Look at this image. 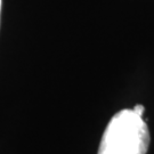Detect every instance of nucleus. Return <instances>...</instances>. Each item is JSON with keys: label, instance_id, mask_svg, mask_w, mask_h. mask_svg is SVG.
I'll use <instances>...</instances> for the list:
<instances>
[{"label": "nucleus", "instance_id": "2", "mask_svg": "<svg viewBox=\"0 0 154 154\" xmlns=\"http://www.w3.org/2000/svg\"><path fill=\"white\" fill-rule=\"evenodd\" d=\"M0 11H1V0H0Z\"/></svg>", "mask_w": 154, "mask_h": 154}, {"label": "nucleus", "instance_id": "1", "mask_svg": "<svg viewBox=\"0 0 154 154\" xmlns=\"http://www.w3.org/2000/svg\"><path fill=\"white\" fill-rule=\"evenodd\" d=\"M149 146V131L143 114L125 109L107 123L97 154H146Z\"/></svg>", "mask_w": 154, "mask_h": 154}]
</instances>
